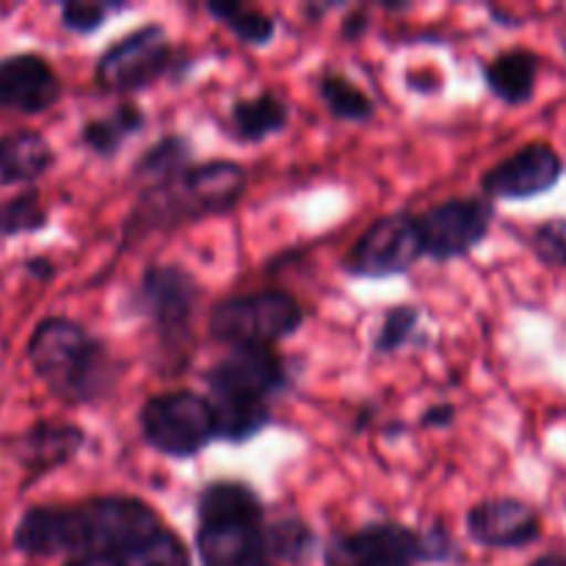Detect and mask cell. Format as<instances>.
<instances>
[{
  "label": "cell",
  "mask_w": 566,
  "mask_h": 566,
  "mask_svg": "<svg viewBox=\"0 0 566 566\" xmlns=\"http://www.w3.org/2000/svg\"><path fill=\"white\" fill-rule=\"evenodd\" d=\"M64 566H125V562L119 556H111V553H88V556L70 558Z\"/></svg>",
  "instance_id": "d6a6232c"
},
{
  "label": "cell",
  "mask_w": 566,
  "mask_h": 566,
  "mask_svg": "<svg viewBox=\"0 0 566 566\" xmlns=\"http://www.w3.org/2000/svg\"><path fill=\"white\" fill-rule=\"evenodd\" d=\"M468 534L490 551H520L542 539V517L520 497H486L468 512Z\"/></svg>",
  "instance_id": "9a60e30c"
},
{
  "label": "cell",
  "mask_w": 566,
  "mask_h": 566,
  "mask_svg": "<svg viewBox=\"0 0 566 566\" xmlns=\"http://www.w3.org/2000/svg\"><path fill=\"white\" fill-rule=\"evenodd\" d=\"M199 304V282L191 271L175 263L149 265L133 296V307L153 324L158 340L169 352H182L191 340Z\"/></svg>",
  "instance_id": "8992f818"
},
{
  "label": "cell",
  "mask_w": 566,
  "mask_h": 566,
  "mask_svg": "<svg viewBox=\"0 0 566 566\" xmlns=\"http://www.w3.org/2000/svg\"><path fill=\"white\" fill-rule=\"evenodd\" d=\"M122 562H125V566H193L188 545L169 528L158 531L153 539L127 553Z\"/></svg>",
  "instance_id": "83f0119b"
},
{
  "label": "cell",
  "mask_w": 566,
  "mask_h": 566,
  "mask_svg": "<svg viewBox=\"0 0 566 566\" xmlns=\"http://www.w3.org/2000/svg\"><path fill=\"white\" fill-rule=\"evenodd\" d=\"M420 326V310L409 307V304H401V307L387 310L385 321L379 326V335L374 340L376 354H396L401 352L403 346L415 340Z\"/></svg>",
  "instance_id": "f1b7e54d"
},
{
  "label": "cell",
  "mask_w": 566,
  "mask_h": 566,
  "mask_svg": "<svg viewBox=\"0 0 566 566\" xmlns=\"http://www.w3.org/2000/svg\"><path fill=\"white\" fill-rule=\"evenodd\" d=\"M55 164V149L39 130L0 136V186H31Z\"/></svg>",
  "instance_id": "ac0fdd59"
},
{
  "label": "cell",
  "mask_w": 566,
  "mask_h": 566,
  "mask_svg": "<svg viewBox=\"0 0 566 566\" xmlns=\"http://www.w3.org/2000/svg\"><path fill=\"white\" fill-rule=\"evenodd\" d=\"M81 509L86 520L88 553H111V556L125 558L127 553L164 531L160 514L142 497L99 495L83 501Z\"/></svg>",
  "instance_id": "9c48e42d"
},
{
  "label": "cell",
  "mask_w": 566,
  "mask_h": 566,
  "mask_svg": "<svg viewBox=\"0 0 566 566\" xmlns=\"http://www.w3.org/2000/svg\"><path fill=\"white\" fill-rule=\"evenodd\" d=\"M28 363L50 396L72 407L99 403L122 379V365L99 337L64 315H50L28 337Z\"/></svg>",
  "instance_id": "6da1fadb"
},
{
  "label": "cell",
  "mask_w": 566,
  "mask_h": 566,
  "mask_svg": "<svg viewBox=\"0 0 566 566\" xmlns=\"http://www.w3.org/2000/svg\"><path fill=\"white\" fill-rule=\"evenodd\" d=\"M48 224L50 213L42 205L39 191H33V188L0 202V238L31 235V232H42Z\"/></svg>",
  "instance_id": "4316f807"
},
{
  "label": "cell",
  "mask_w": 566,
  "mask_h": 566,
  "mask_svg": "<svg viewBox=\"0 0 566 566\" xmlns=\"http://www.w3.org/2000/svg\"><path fill=\"white\" fill-rule=\"evenodd\" d=\"M243 193H247V169L235 160L191 164L164 186L144 188L142 199L127 216L125 235L138 238L147 232L193 224L208 216H224L241 205Z\"/></svg>",
  "instance_id": "7a4b0ae2"
},
{
  "label": "cell",
  "mask_w": 566,
  "mask_h": 566,
  "mask_svg": "<svg viewBox=\"0 0 566 566\" xmlns=\"http://www.w3.org/2000/svg\"><path fill=\"white\" fill-rule=\"evenodd\" d=\"M304 318V307L291 293L260 291L216 304L208 329L216 340L232 348H271L296 335Z\"/></svg>",
  "instance_id": "277c9868"
},
{
  "label": "cell",
  "mask_w": 566,
  "mask_h": 566,
  "mask_svg": "<svg viewBox=\"0 0 566 566\" xmlns=\"http://www.w3.org/2000/svg\"><path fill=\"white\" fill-rule=\"evenodd\" d=\"M459 558L448 531H415L401 523H370L337 534L326 545V566H420Z\"/></svg>",
  "instance_id": "3957f363"
},
{
  "label": "cell",
  "mask_w": 566,
  "mask_h": 566,
  "mask_svg": "<svg viewBox=\"0 0 566 566\" xmlns=\"http://www.w3.org/2000/svg\"><path fill=\"white\" fill-rule=\"evenodd\" d=\"M528 566H566V553H545V556L534 558Z\"/></svg>",
  "instance_id": "d590c367"
},
{
  "label": "cell",
  "mask_w": 566,
  "mask_h": 566,
  "mask_svg": "<svg viewBox=\"0 0 566 566\" xmlns=\"http://www.w3.org/2000/svg\"><path fill=\"white\" fill-rule=\"evenodd\" d=\"M175 48L160 22H147L111 44L94 66L99 88L114 94L144 92L171 70Z\"/></svg>",
  "instance_id": "52a82bcc"
},
{
  "label": "cell",
  "mask_w": 566,
  "mask_h": 566,
  "mask_svg": "<svg viewBox=\"0 0 566 566\" xmlns=\"http://www.w3.org/2000/svg\"><path fill=\"white\" fill-rule=\"evenodd\" d=\"M191 142H188L186 136H164L155 147H149L147 153L138 158L133 177H136L144 188L164 186V182L182 175V171L191 166Z\"/></svg>",
  "instance_id": "603a6c76"
},
{
  "label": "cell",
  "mask_w": 566,
  "mask_h": 566,
  "mask_svg": "<svg viewBox=\"0 0 566 566\" xmlns=\"http://www.w3.org/2000/svg\"><path fill=\"white\" fill-rule=\"evenodd\" d=\"M453 420H457V407H453V403H434V407H429L423 412L420 426H423V429H446Z\"/></svg>",
  "instance_id": "1f68e13d"
},
{
  "label": "cell",
  "mask_w": 566,
  "mask_h": 566,
  "mask_svg": "<svg viewBox=\"0 0 566 566\" xmlns=\"http://www.w3.org/2000/svg\"><path fill=\"white\" fill-rule=\"evenodd\" d=\"M125 9V3H103V0H70L61 6V25L66 31L86 36V33L99 31L114 11Z\"/></svg>",
  "instance_id": "f546056e"
},
{
  "label": "cell",
  "mask_w": 566,
  "mask_h": 566,
  "mask_svg": "<svg viewBox=\"0 0 566 566\" xmlns=\"http://www.w3.org/2000/svg\"><path fill=\"white\" fill-rule=\"evenodd\" d=\"M415 219L423 238L426 258L448 263V260L468 258L475 247L484 243L495 219V205L486 197H453L431 205Z\"/></svg>",
  "instance_id": "ba28073f"
},
{
  "label": "cell",
  "mask_w": 566,
  "mask_h": 566,
  "mask_svg": "<svg viewBox=\"0 0 566 566\" xmlns=\"http://www.w3.org/2000/svg\"><path fill=\"white\" fill-rule=\"evenodd\" d=\"M208 11L232 36H238L247 44H254V48H263V44H269L276 36L274 17L260 9H249V6L241 3H210Z\"/></svg>",
  "instance_id": "484cf974"
},
{
  "label": "cell",
  "mask_w": 566,
  "mask_h": 566,
  "mask_svg": "<svg viewBox=\"0 0 566 566\" xmlns=\"http://www.w3.org/2000/svg\"><path fill=\"white\" fill-rule=\"evenodd\" d=\"M86 431L64 420H36L11 442L17 464L25 470V486L44 479L53 470L66 468L86 448Z\"/></svg>",
  "instance_id": "2e32d148"
},
{
  "label": "cell",
  "mask_w": 566,
  "mask_h": 566,
  "mask_svg": "<svg viewBox=\"0 0 566 566\" xmlns=\"http://www.w3.org/2000/svg\"><path fill=\"white\" fill-rule=\"evenodd\" d=\"M564 55H566V39H564Z\"/></svg>",
  "instance_id": "74e56055"
},
{
  "label": "cell",
  "mask_w": 566,
  "mask_h": 566,
  "mask_svg": "<svg viewBox=\"0 0 566 566\" xmlns=\"http://www.w3.org/2000/svg\"><path fill=\"white\" fill-rule=\"evenodd\" d=\"M230 125L243 144H260L291 125V108L280 94L263 92L258 97L238 99L230 111Z\"/></svg>",
  "instance_id": "44dd1931"
},
{
  "label": "cell",
  "mask_w": 566,
  "mask_h": 566,
  "mask_svg": "<svg viewBox=\"0 0 566 566\" xmlns=\"http://www.w3.org/2000/svg\"><path fill=\"white\" fill-rule=\"evenodd\" d=\"M562 175L564 160L558 149L547 142H531L486 169L481 177V188L486 199L523 202V199H536L556 188Z\"/></svg>",
  "instance_id": "7c38bea8"
},
{
  "label": "cell",
  "mask_w": 566,
  "mask_h": 566,
  "mask_svg": "<svg viewBox=\"0 0 566 566\" xmlns=\"http://www.w3.org/2000/svg\"><path fill=\"white\" fill-rule=\"evenodd\" d=\"M64 94L59 72L39 53H11L0 59V111L39 116Z\"/></svg>",
  "instance_id": "5bb4252c"
},
{
  "label": "cell",
  "mask_w": 566,
  "mask_h": 566,
  "mask_svg": "<svg viewBox=\"0 0 566 566\" xmlns=\"http://www.w3.org/2000/svg\"><path fill=\"white\" fill-rule=\"evenodd\" d=\"M539 77V55L531 50H506L484 66V81L501 103L520 108L531 103Z\"/></svg>",
  "instance_id": "d6986e66"
},
{
  "label": "cell",
  "mask_w": 566,
  "mask_h": 566,
  "mask_svg": "<svg viewBox=\"0 0 566 566\" xmlns=\"http://www.w3.org/2000/svg\"><path fill=\"white\" fill-rule=\"evenodd\" d=\"M531 252L547 269H566V219H547L531 232Z\"/></svg>",
  "instance_id": "4dcf8cb0"
},
{
  "label": "cell",
  "mask_w": 566,
  "mask_h": 566,
  "mask_svg": "<svg viewBox=\"0 0 566 566\" xmlns=\"http://www.w3.org/2000/svg\"><path fill=\"white\" fill-rule=\"evenodd\" d=\"M318 536L302 517H285L265 525V556L269 562L302 566L313 558Z\"/></svg>",
  "instance_id": "cb8c5ba5"
},
{
  "label": "cell",
  "mask_w": 566,
  "mask_h": 566,
  "mask_svg": "<svg viewBox=\"0 0 566 566\" xmlns=\"http://www.w3.org/2000/svg\"><path fill=\"white\" fill-rule=\"evenodd\" d=\"M138 426L153 451L171 459H191L216 440L213 407L193 390L160 392L144 401Z\"/></svg>",
  "instance_id": "5b68a950"
},
{
  "label": "cell",
  "mask_w": 566,
  "mask_h": 566,
  "mask_svg": "<svg viewBox=\"0 0 566 566\" xmlns=\"http://www.w3.org/2000/svg\"><path fill=\"white\" fill-rule=\"evenodd\" d=\"M210 401L271 407L276 392L287 387V370L271 348H232L205 376Z\"/></svg>",
  "instance_id": "30bf717a"
},
{
  "label": "cell",
  "mask_w": 566,
  "mask_h": 566,
  "mask_svg": "<svg viewBox=\"0 0 566 566\" xmlns=\"http://www.w3.org/2000/svg\"><path fill=\"white\" fill-rule=\"evenodd\" d=\"M365 31H368V14H365V11H357V14H352L343 22V36L346 39H359Z\"/></svg>",
  "instance_id": "836d02e7"
},
{
  "label": "cell",
  "mask_w": 566,
  "mask_h": 566,
  "mask_svg": "<svg viewBox=\"0 0 566 566\" xmlns=\"http://www.w3.org/2000/svg\"><path fill=\"white\" fill-rule=\"evenodd\" d=\"M265 520L263 497L243 481H210L197 497V523Z\"/></svg>",
  "instance_id": "ffe728a7"
},
{
  "label": "cell",
  "mask_w": 566,
  "mask_h": 566,
  "mask_svg": "<svg viewBox=\"0 0 566 566\" xmlns=\"http://www.w3.org/2000/svg\"><path fill=\"white\" fill-rule=\"evenodd\" d=\"M147 125L142 108L138 105H119V108L111 111L108 116H99V119H92L83 125L81 142L86 144L92 153L103 155V158H114L122 149V144L130 136H136L142 127Z\"/></svg>",
  "instance_id": "7402d4cb"
},
{
  "label": "cell",
  "mask_w": 566,
  "mask_h": 566,
  "mask_svg": "<svg viewBox=\"0 0 566 566\" xmlns=\"http://www.w3.org/2000/svg\"><path fill=\"white\" fill-rule=\"evenodd\" d=\"M318 94L324 99L326 111L340 122H354L363 125L376 116V103L348 77L337 75V72H326L318 83Z\"/></svg>",
  "instance_id": "d4e9b609"
},
{
  "label": "cell",
  "mask_w": 566,
  "mask_h": 566,
  "mask_svg": "<svg viewBox=\"0 0 566 566\" xmlns=\"http://www.w3.org/2000/svg\"><path fill=\"white\" fill-rule=\"evenodd\" d=\"M247 566H276V564L269 562V558H263V562H254V564H247Z\"/></svg>",
  "instance_id": "8d00e7d4"
},
{
  "label": "cell",
  "mask_w": 566,
  "mask_h": 566,
  "mask_svg": "<svg viewBox=\"0 0 566 566\" xmlns=\"http://www.w3.org/2000/svg\"><path fill=\"white\" fill-rule=\"evenodd\" d=\"M197 556L202 566H247L263 562L265 520L197 523Z\"/></svg>",
  "instance_id": "e0dca14e"
},
{
  "label": "cell",
  "mask_w": 566,
  "mask_h": 566,
  "mask_svg": "<svg viewBox=\"0 0 566 566\" xmlns=\"http://www.w3.org/2000/svg\"><path fill=\"white\" fill-rule=\"evenodd\" d=\"M25 271H28V274H31V276H36V280H42V282H48L50 276L55 274L53 263H50L48 258H33V260H28Z\"/></svg>",
  "instance_id": "e575fe53"
},
{
  "label": "cell",
  "mask_w": 566,
  "mask_h": 566,
  "mask_svg": "<svg viewBox=\"0 0 566 566\" xmlns=\"http://www.w3.org/2000/svg\"><path fill=\"white\" fill-rule=\"evenodd\" d=\"M17 553L28 558L86 556V520L81 503L75 506H31L14 525Z\"/></svg>",
  "instance_id": "4fadbf2b"
},
{
  "label": "cell",
  "mask_w": 566,
  "mask_h": 566,
  "mask_svg": "<svg viewBox=\"0 0 566 566\" xmlns=\"http://www.w3.org/2000/svg\"><path fill=\"white\" fill-rule=\"evenodd\" d=\"M420 258H426V252L418 219L396 213L374 221L359 235L346 260V271L363 280H385V276L407 274Z\"/></svg>",
  "instance_id": "8fae6325"
}]
</instances>
